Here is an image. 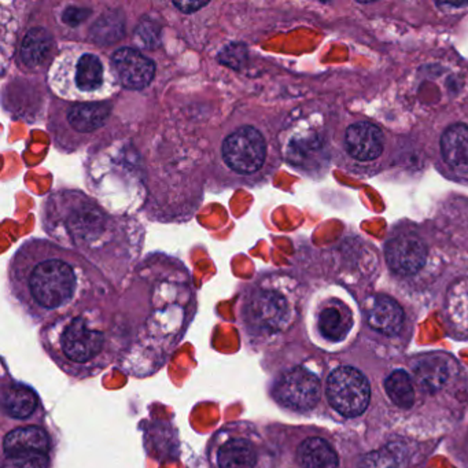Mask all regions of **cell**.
Instances as JSON below:
<instances>
[{
  "label": "cell",
  "instance_id": "cell-10",
  "mask_svg": "<svg viewBox=\"0 0 468 468\" xmlns=\"http://www.w3.org/2000/svg\"><path fill=\"white\" fill-rule=\"evenodd\" d=\"M346 150L358 161H372L383 152V133L368 122H358L347 128L345 136Z\"/></svg>",
  "mask_w": 468,
  "mask_h": 468
},
{
  "label": "cell",
  "instance_id": "cell-19",
  "mask_svg": "<svg viewBox=\"0 0 468 468\" xmlns=\"http://www.w3.org/2000/svg\"><path fill=\"white\" fill-rule=\"evenodd\" d=\"M415 379L424 391L440 390L448 379V367L441 357H426L415 367Z\"/></svg>",
  "mask_w": 468,
  "mask_h": 468
},
{
  "label": "cell",
  "instance_id": "cell-17",
  "mask_svg": "<svg viewBox=\"0 0 468 468\" xmlns=\"http://www.w3.org/2000/svg\"><path fill=\"white\" fill-rule=\"evenodd\" d=\"M319 328L330 341H341L352 328V314L345 306H328L320 314Z\"/></svg>",
  "mask_w": 468,
  "mask_h": 468
},
{
  "label": "cell",
  "instance_id": "cell-8",
  "mask_svg": "<svg viewBox=\"0 0 468 468\" xmlns=\"http://www.w3.org/2000/svg\"><path fill=\"white\" fill-rule=\"evenodd\" d=\"M103 341L102 333L90 328L83 319L73 320L61 338L65 355L76 363H87L95 357L102 349Z\"/></svg>",
  "mask_w": 468,
  "mask_h": 468
},
{
  "label": "cell",
  "instance_id": "cell-9",
  "mask_svg": "<svg viewBox=\"0 0 468 468\" xmlns=\"http://www.w3.org/2000/svg\"><path fill=\"white\" fill-rule=\"evenodd\" d=\"M426 259V245L413 235L396 238L386 248V261L390 270L399 275L407 276L419 272Z\"/></svg>",
  "mask_w": 468,
  "mask_h": 468
},
{
  "label": "cell",
  "instance_id": "cell-18",
  "mask_svg": "<svg viewBox=\"0 0 468 468\" xmlns=\"http://www.w3.org/2000/svg\"><path fill=\"white\" fill-rule=\"evenodd\" d=\"M220 468H254L256 452L246 440H231L218 451Z\"/></svg>",
  "mask_w": 468,
  "mask_h": 468
},
{
  "label": "cell",
  "instance_id": "cell-3",
  "mask_svg": "<svg viewBox=\"0 0 468 468\" xmlns=\"http://www.w3.org/2000/svg\"><path fill=\"white\" fill-rule=\"evenodd\" d=\"M369 394L368 380L353 367H342L328 377V401L346 418H355L367 410Z\"/></svg>",
  "mask_w": 468,
  "mask_h": 468
},
{
  "label": "cell",
  "instance_id": "cell-12",
  "mask_svg": "<svg viewBox=\"0 0 468 468\" xmlns=\"http://www.w3.org/2000/svg\"><path fill=\"white\" fill-rule=\"evenodd\" d=\"M443 160L453 171L468 174V127L454 124L443 133L441 139Z\"/></svg>",
  "mask_w": 468,
  "mask_h": 468
},
{
  "label": "cell",
  "instance_id": "cell-6",
  "mask_svg": "<svg viewBox=\"0 0 468 468\" xmlns=\"http://www.w3.org/2000/svg\"><path fill=\"white\" fill-rule=\"evenodd\" d=\"M289 306L275 292H260L246 306V320L260 333H276L286 324Z\"/></svg>",
  "mask_w": 468,
  "mask_h": 468
},
{
  "label": "cell",
  "instance_id": "cell-25",
  "mask_svg": "<svg viewBox=\"0 0 468 468\" xmlns=\"http://www.w3.org/2000/svg\"><path fill=\"white\" fill-rule=\"evenodd\" d=\"M183 13H194L201 7L207 6V2H186V4H174Z\"/></svg>",
  "mask_w": 468,
  "mask_h": 468
},
{
  "label": "cell",
  "instance_id": "cell-13",
  "mask_svg": "<svg viewBox=\"0 0 468 468\" xmlns=\"http://www.w3.org/2000/svg\"><path fill=\"white\" fill-rule=\"evenodd\" d=\"M54 46L53 35L48 29H31L21 46V61L31 69L43 67L53 56Z\"/></svg>",
  "mask_w": 468,
  "mask_h": 468
},
{
  "label": "cell",
  "instance_id": "cell-5",
  "mask_svg": "<svg viewBox=\"0 0 468 468\" xmlns=\"http://www.w3.org/2000/svg\"><path fill=\"white\" fill-rule=\"evenodd\" d=\"M275 397L289 410H311L320 399L319 379L308 369L298 367L282 377L275 388Z\"/></svg>",
  "mask_w": 468,
  "mask_h": 468
},
{
  "label": "cell",
  "instance_id": "cell-4",
  "mask_svg": "<svg viewBox=\"0 0 468 468\" xmlns=\"http://www.w3.org/2000/svg\"><path fill=\"white\" fill-rule=\"evenodd\" d=\"M264 138L253 127H242L224 141L223 158L227 165L238 174H253L265 160Z\"/></svg>",
  "mask_w": 468,
  "mask_h": 468
},
{
  "label": "cell",
  "instance_id": "cell-23",
  "mask_svg": "<svg viewBox=\"0 0 468 468\" xmlns=\"http://www.w3.org/2000/svg\"><path fill=\"white\" fill-rule=\"evenodd\" d=\"M399 454L391 448L382 449L375 453L367 454L363 468H393L397 464Z\"/></svg>",
  "mask_w": 468,
  "mask_h": 468
},
{
  "label": "cell",
  "instance_id": "cell-24",
  "mask_svg": "<svg viewBox=\"0 0 468 468\" xmlns=\"http://www.w3.org/2000/svg\"><path fill=\"white\" fill-rule=\"evenodd\" d=\"M89 16L90 10L69 7V9L65 10L64 21L65 23L69 24V26L76 27L79 26V24L83 23Z\"/></svg>",
  "mask_w": 468,
  "mask_h": 468
},
{
  "label": "cell",
  "instance_id": "cell-16",
  "mask_svg": "<svg viewBox=\"0 0 468 468\" xmlns=\"http://www.w3.org/2000/svg\"><path fill=\"white\" fill-rule=\"evenodd\" d=\"M111 109L109 102L80 103L69 112L68 120L78 133H92L105 124L111 116Z\"/></svg>",
  "mask_w": 468,
  "mask_h": 468
},
{
  "label": "cell",
  "instance_id": "cell-15",
  "mask_svg": "<svg viewBox=\"0 0 468 468\" xmlns=\"http://www.w3.org/2000/svg\"><path fill=\"white\" fill-rule=\"evenodd\" d=\"M298 463L303 468H336L338 456L327 441L308 438L301 443L297 452Z\"/></svg>",
  "mask_w": 468,
  "mask_h": 468
},
{
  "label": "cell",
  "instance_id": "cell-20",
  "mask_svg": "<svg viewBox=\"0 0 468 468\" xmlns=\"http://www.w3.org/2000/svg\"><path fill=\"white\" fill-rule=\"evenodd\" d=\"M4 405L12 418L26 419L37 410V397L31 388L16 385L5 393Z\"/></svg>",
  "mask_w": 468,
  "mask_h": 468
},
{
  "label": "cell",
  "instance_id": "cell-1",
  "mask_svg": "<svg viewBox=\"0 0 468 468\" xmlns=\"http://www.w3.org/2000/svg\"><path fill=\"white\" fill-rule=\"evenodd\" d=\"M54 91L70 101L103 100L117 86L116 73L112 64L90 51H69L54 62L50 70Z\"/></svg>",
  "mask_w": 468,
  "mask_h": 468
},
{
  "label": "cell",
  "instance_id": "cell-21",
  "mask_svg": "<svg viewBox=\"0 0 468 468\" xmlns=\"http://www.w3.org/2000/svg\"><path fill=\"white\" fill-rule=\"evenodd\" d=\"M386 391L394 404L399 408L412 407L415 399V391H413L412 380L410 375L405 371H394L390 377L386 379Z\"/></svg>",
  "mask_w": 468,
  "mask_h": 468
},
{
  "label": "cell",
  "instance_id": "cell-11",
  "mask_svg": "<svg viewBox=\"0 0 468 468\" xmlns=\"http://www.w3.org/2000/svg\"><path fill=\"white\" fill-rule=\"evenodd\" d=\"M366 317L369 327L386 335H396L401 330L404 312L396 301L378 295L367 301Z\"/></svg>",
  "mask_w": 468,
  "mask_h": 468
},
{
  "label": "cell",
  "instance_id": "cell-7",
  "mask_svg": "<svg viewBox=\"0 0 468 468\" xmlns=\"http://www.w3.org/2000/svg\"><path fill=\"white\" fill-rule=\"evenodd\" d=\"M117 80L130 90H144L155 75L154 62L133 48H120L111 58Z\"/></svg>",
  "mask_w": 468,
  "mask_h": 468
},
{
  "label": "cell",
  "instance_id": "cell-14",
  "mask_svg": "<svg viewBox=\"0 0 468 468\" xmlns=\"http://www.w3.org/2000/svg\"><path fill=\"white\" fill-rule=\"evenodd\" d=\"M48 435L39 427H24L7 434L4 448L7 456L23 453H46L48 451Z\"/></svg>",
  "mask_w": 468,
  "mask_h": 468
},
{
  "label": "cell",
  "instance_id": "cell-22",
  "mask_svg": "<svg viewBox=\"0 0 468 468\" xmlns=\"http://www.w3.org/2000/svg\"><path fill=\"white\" fill-rule=\"evenodd\" d=\"M48 459L46 453H23L9 456L4 468H48Z\"/></svg>",
  "mask_w": 468,
  "mask_h": 468
},
{
  "label": "cell",
  "instance_id": "cell-2",
  "mask_svg": "<svg viewBox=\"0 0 468 468\" xmlns=\"http://www.w3.org/2000/svg\"><path fill=\"white\" fill-rule=\"evenodd\" d=\"M32 295L43 308L56 309L72 298L76 287L73 268L61 260H48L35 268L31 281Z\"/></svg>",
  "mask_w": 468,
  "mask_h": 468
}]
</instances>
